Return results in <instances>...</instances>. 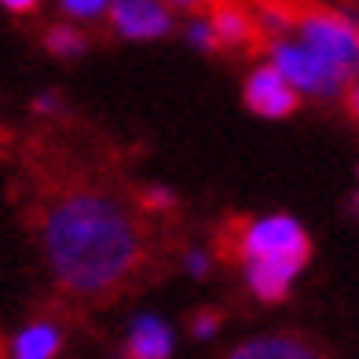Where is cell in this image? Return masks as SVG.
<instances>
[{
    "label": "cell",
    "instance_id": "1",
    "mask_svg": "<svg viewBox=\"0 0 359 359\" xmlns=\"http://www.w3.org/2000/svg\"><path fill=\"white\" fill-rule=\"evenodd\" d=\"M158 220L133 202V187L121 202L85 172L48 176L34 202L48 268L62 293L85 304H114L165 271L172 242H161Z\"/></svg>",
    "mask_w": 359,
    "mask_h": 359
},
{
    "label": "cell",
    "instance_id": "2",
    "mask_svg": "<svg viewBox=\"0 0 359 359\" xmlns=\"http://www.w3.org/2000/svg\"><path fill=\"white\" fill-rule=\"evenodd\" d=\"M213 253L224 264H250V260H290V264L304 268L312 257V242H308L304 227L290 217H268V220H250L227 217L220 220L213 235Z\"/></svg>",
    "mask_w": 359,
    "mask_h": 359
},
{
    "label": "cell",
    "instance_id": "3",
    "mask_svg": "<svg viewBox=\"0 0 359 359\" xmlns=\"http://www.w3.org/2000/svg\"><path fill=\"white\" fill-rule=\"evenodd\" d=\"M293 34L301 37L304 48L316 55L337 62L345 70L359 67V26L341 11L330 8H297L293 15Z\"/></svg>",
    "mask_w": 359,
    "mask_h": 359
},
{
    "label": "cell",
    "instance_id": "4",
    "mask_svg": "<svg viewBox=\"0 0 359 359\" xmlns=\"http://www.w3.org/2000/svg\"><path fill=\"white\" fill-rule=\"evenodd\" d=\"M268 55H271V67L279 70L297 92L334 95L341 85H348V81H352V70L316 55L312 48H304V44H290L283 37L268 44Z\"/></svg>",
    "mask_w": 359,
    "mask_h": 359
},
{
    "label": "cell",
    "instance_id": "5",
    "mask_svg": "<svg viewBox=\"0 0 359 359\" xmlns=\"http://www.w3.org/2000/svg\"><path fill=\"white\" fill-rule=\"evenodd\" d=\"M205 19L217 34L220 52L224 48H231V52H268V34L260 29L257 15H250L235 0H213Z\"/></svg>",
    "mask_w": 359,
    "mask_h": 359
},
{
    "label": "cell",
    "instance_id": "6",
    "mask_svg": "<svg viewBox=\"0 0 359 359\" xmlns=\"http://www.w3.org/2000/svg\"><path fill=\"white\" fill-rule=\"evenodd\" d=\"M110 26L128 41H154L172 29L165 0H110Z\"/></svg>",
    "mask_w": 359,
    "mask_h": 359
},
{
    "label": "cell",
    "instance_id": "7",
    "mask_svg": "<svg viewBox=\"0 0 359 359\" xmlns=\"http://www.w3.org/2000/svg\"><path fill=\"white\" fill-rule=\"evenodd\" d=\"M301 95L290 81L268 62V67H257L246 81V107L257 118H290L297 114Z\"/></svg>",
    "mask_w": 359,
    "mask_h": 359
},
{
    "label": "cell",
    "instance_id": "8",
    "mask_svg": "<svg viewBox=\"0 0 359 359\" xmlns=\"http://www.w3.org/2000/svg\"><path fill=\"white\" fill-rule=\"evenodd\" d=\"M227 359H334V355L326 352L319 341H312V337L283 334V337H257V341H246V345H238Z\"/></svg>",
    "mask_w": 359,
    "mask_h": 359
},
{
    "label": "cell",
    "instance_id": "9",
    "mask_svg": "<svg viewBox=\"0 0 359 359\" xmlns=\"http://www.w3.org/2000/svg\"><path fill=\"white\" fill-rule=\"evenodd\" d=\"M246 268H250V290L268 304L286 301L293 275L301 271L297 264H290V260H250Z\"/></svg>",
    "mask_w": 359,
    "mask_h": 359
},
{
    "label": "cell",
    "instance_id": "10",
    "mask_svg": "<svg viewBox=\"0 0 359 359\" xmlns=\"http://www.w3.org/2000/svg\"><path fill=\"white\" fill-rule=\"evenodd\" d=\"M172 352V334L158 319H136L133 337L125 345V359H169Z\"/></svg>",
    "mask_w": 359,
    "mask_h": 359
},
{
    "label": "cell",
    "instance_id": "11",
    "mask_svg": "<svg viewBox=\"0 0 359 359\" xmlns=\"http://www.w3.org/2000/svg\"><path fill=\"white\" fill-rule=\"evenodd\" d=\"M62 345L55 323H34L11 341V359H52Z\"/></svg>",
    "mask_w": 359,
    "mask_h": 359
},
{
    "label": "cell",
    "instance_id": "12",
    "mask_svg": "<svg viewBox=\"0 0 359 359\" xmlns=\"http://www.w3.org/2000/svg\"><path fill=\"white\" fill-rule=\"evenodd\" d=\"M44 48L52 55H59V59H74V55H81L88 48V37L81 34L77 26H52L44 34Z\"/></svg>",
    "mask_w": 359,
    "mask_h": 359
},
{
    "label": "cell",
    "instance_id": "13",
    "mask_svg": "<svg viewBox=\"0 0 359 359\" xmlns=\"http://www.w3.org/2000/svg\"><path fill=\"white\" fill-rule=\"evenodd\" d=\"M187 37L194 48H202V52H220V44H217V34H213V26H209V19H194L187 26Z\"/></svg>",
    "mask_w": 359,
    "mask_h": 359
},
{
    "label": "cell",
    "instance_id": "14",
    "mask_svg": "<svg viewBox=\"0 0 359 359\" xmlns=\"http://www.w3.org/2000/svg\"><path fill=\"white\" fill-rule=\"evenodd\" d=\"M59 4L74 19H95V15H103L110 8V0H59Z\"/></svg>",
    "mask_w": 359,
    "mask_h": 359
},
{
    "label": "cell",
    "instance_id": "15",
    "mask_svg": "<svg viewBox=\"0 0 359 359\" xmlns=\"http://www.w3.org/2000/svg\"><path fill=\"white\" fill-rule=\"evenodd\" d=\"M220 312H213V308H202V312H194L191 319V334L194 337H213L217 334V326H220Z\"/></svg>",
    "mask_w": 359,
    "mask_h": 359
},
{
    "label": "cell",
    "instance_id": "16",
    "mask_svg": "<svg viewBox=\"0 0 359 359\" xmlns=\"http://www.w3.org/2000/svg\"><path fill=\"white\" fill-rule=\"evenodd\" d=\"M345 110L352 114V121H359V81H352L345 92Z\"/></svg>",
    "mask_w": 359,
    "mask_h": 359
},
{
    "label": "cell",
    "instance_id": "17",
    "mask_svg": "<svg viewBox=\"0 0 359 359\" xmlns=\"http://www.w3.org/2000/svg\"><path fill=\"white\" fill-rule=\"evenodd\" d=\"M34 110L37 114H55L59 110V100H55V95H41V100H34Z\"/></svg>",
    "mask_w": 359,
    "mask_h": 359
},
{
    "label": "cell",
    "instance_id": "18",
    "mask_svg": "<svg viewBox=\"0 0 359 359\" xmlns=\"http://www.w3.org/2000/svg\"><path fill=\"white\" fill-rule=\"evenodd\" d=\"M0 4H4L8 11H34L41 0H0Z\"/></svg>",
    "mask_w": 359,
    "mask_h": 359
},
{
    "label": "cell",
    "instance_id": "19",
    "mask_svg": "<svg viewBox=\"0 0 359 359\" xmlns=\"http://www.w3.org/2000/svg\"><path fill=\"white\" fill-rule=\"evenodd\" d=\"M187 268H191L194 275H205V268H209V260H205L202 253H187Z\"/></svg>",
    "mask_w": 359,
    "mask_h": 359
},
{
    "label": "cell",
    "instance_id": "20",
    "mask_svg": "<svg viewBox=\"0 0 359 359\" xmlns=\"http://www.w3.org/2000/svg\"><path fill=\"white\" fill-rule=\"evenodd\" d=\"M165 4H180V8H209L213 0H165Z\"/></svg>",
    "mask_w": 359,
    "mask_h": 359
},
{
    "label": "cell",
    "instance_id": "21",
    "mask_svg": "<svg viewBox=\"0 0 359 359\" xmlns=\"http://www.w3.org/2000/svg\"><path fill=\"white\" fill-rule=\"evenodd\" d=\"M355 209H359V194H355Z\"/></svg>",
    "mask_w": 359,
    "mask_h": 359
}]
</instances>
